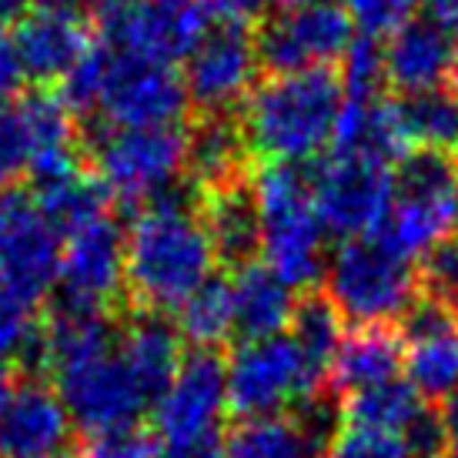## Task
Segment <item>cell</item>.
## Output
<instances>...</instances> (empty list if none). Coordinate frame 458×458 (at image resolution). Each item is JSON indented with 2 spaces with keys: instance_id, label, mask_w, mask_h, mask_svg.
Masks as SVG:
<instances>
[{
  "instance_id": "44",
  "label": "cell",
  "mask_w": 458,
  "mask_h": 458,
  "mask_svg": "<svg viewBox=\"0 0 458 458\" xmlns=\"http://www.w3.org/2000/svg\"><path fill=\"white\" fill-rule=\"evenodd\" d=\"M438 415H442V425H445L448 445L458 452V388L442 402V411H438Z\"/></svg>"
},
{
  "instance_id": "30",
  "label": "cell",
  "mask_w": 458,
  "mask_h": 458,
  "mask_svg": "<svg viewBox=\"0 0 458 458\" xmlns=\"http://www.w3.org/2000/svg\"><path fill=\"white\" fill-rule=\"evenodd\" d=\"M21 117L30 134V148H34V161H47V157H64V154H84L81 151V124L74 121V111L67 107L61 94L51 88H34L17 98ZM30 174V171H27Z\"/></svg>"
},
{
  "instance_id": "41",
  "label": "cell",
  "mask_w": 458,
  "mask_h": 458,
  "mask_svg": "<svg viewBox=\"0 0 458 458\" xmlns=\"http://www.w3.org/2000/svg\"><path fill=\"white\" fill-rule=\"evenodd\" d=\"M198 4L204 17H211L215 24L251 27V30L271 13V0H198Z\"/></svg>"
},
{
  "instance_id": "39",
  "label": "cell",
  "mask_w": 458,
  "mask_h": 458,
  "mask_svg": "<svg viewBox=\"0 0 458 458\" xmlns=\"http://www.w3.org/2000/svg\"><path fill=\"white\" fill-rule=\"evenodd\" d=\"M344 11L352 13L355 30L365 38H392L398 27L415 17V0H348Z\"/></svg>"
},
{
  "instance_id": "22",
  "label": "cell",
  "mask_w": 458,
  "mask_h": 458,
  "mask_svg": "<svg viewBox=\"0 0 458 458\" xmlns=\"http://www.w3.org/2000/svg\"><path fill=\"white\" fill-rule=\"evenodd\" d=\"M201 221L217 265L242 271L261 258V208L251 178L204 194Z\"/></svg>"
},
{
  "instance_id": "25",
  "label": "cell",
  "mask_w": 458,
  "mask_h": 458,
  "mask_svg": "<svg viewBox=\"0 0 458 458\" xmlns=\"http://www.w3.org/2000/svg\"><path fill=\"white\" fill-rule=\"evenodd\" d=\"M405 134L394 114V101L385 98H348L335 128L331 151L338 154H365L378 161H398L405 154Z\"/></svg>"
},
{
  "instance_id": "15",
  "label": "cell",
  "mask_w": 458,
  "mask_h": 458,
  "mask_svg": "<svg viewBox=\"0 0 458 458\" xmlns=\"http://www.w3.org/2000/svg\"><path fill=\"white\" fill-rule=\"evenodd\" d=\"M258 57L251 27L215 24L204 30L184 61V88L198 114L208 111H242L255 90Z\"/></svg>"
},
{
  "instance_id": "3",
  "label": "cell",
  "mask_w": 458,
  "mask_h": 458,
  "mask_svg": "<svg viewBox=\"0 0 458 458\" xmlns=\"http://www.w3.org/2000/svg\"><path fill=\"white\" fill-rule=\"evenodd\" d=\"M255 194L261 208V258L281 278L311 288L325 278V221L315 208L308 165H261L255 171Z\"/></svg>"
},
{
  "instance_id": "5",
  "label": "cell",
  "mask_w": 458,
  "mask_h": 458,
  "mask_svg": "<svg viewBox=\"0 0 458 458\" xmlns=\"http://www.w3.org/2000/svg\"><path fill=\"white\" fill-rule=\"evenodd\" d=\"M325 294L355 325H394L419 301V271L375 238L344 242L325 267Z\"/></svg>"
},
{
  "instance_id": "33",
  "label": "cell",
  "mask_w": 458,
  "mask_h": 458,
  "mask_svg": "<svg viewBox=\"0 0 458 458\" xmlns=\"http://www.w3.org/2000/svg\"><path fill=\"white\" fill-rule=\"evenodd\" d=\"M344 318L342 311L331 305V298L325 292H305L298 298L292 318V338L298 342L301 355L308 358V365L318 371L325 385H328V369L331 358L338 352V344L344 338Z\"/></svg>"
},
{
  "instance_id": "40",
  "label": "cell",
  "mask_w": 458,
  "mask_h": 458,
  "mask_svg": "<svg viewBox=\"0 0 458 458\" xmlns=\"http://www.w3.org/2000/svg\"><path fill=\"white\" fill-rule=\"evenodd\" d=\"M157 455L161 452H157L151 435H144L140 428H124V432L88 438V445L81 448L77 458H157Z\"/></svg>"
},
{
  "instance_id": "8",
  "label": "cell",
  "mask_w": 458,
  "mask_h": 458,
  "mask_svg": "<svg viewBox=\"0 0 458 458\" xmlns=\"http://www.w3.org/2000/svg\"><path fill=\"white\" fill-rule=\"evenodd\" d=\"M311 194L321 221L331 234L352 238H371L382 228L385 215L394 201L392 165L365 154H338L311 161Z\"/></svg>"
},
{
  "instance_id": "54",
  "label": "cell",
  "mask_w": 458,
  "mask_h": 458,
  "mask_svg": "<svg viewBox=\"0 0 458 458\" xmlns=\"http://www.w3.org/2000/svg\"><path fill=\"white\" fill-rule=\"evenodd\" d=\"M57 458H61V455H57Z\"/></svg>"
},
{
  "instance_id": "2",
  "label": "cell",
  "mask_w": 458,
  "mask_h": 458,
  "mask_svg": "<svg viewBox=\"0 0 458 458\" xmlns=\"http://www.w3.org/2000/svg\"><path fill=\"white\" fill-rule=\"evenodd\" d=\"M344 107L342 77L331 67L265 77L242 104L251 154L265 165H311L331 140Z\"/></svg>"
},
{
  "instance_id": "20",
  "label": "cell",
  "mask_w": 458,
  "mask_h": 458,
  "mask_svg": "<svg viewBox=\"0 0 458 458\" xmlns=\"http://www.w3.org/2000/svg\"><path fill=\"white\" fill-rule=\"evenodd\" d=\"M11 34L24 74L38 81V88L64 81L90 47L88 24L74 11H27Z\"/></svg>"
},
{
  "instance_id": "26",
  "label": "cell",
  "mask_w": 458,
  "mask_h": 458,
  "mask_svg": "<svg viewBox=\"0 0 458 458\" xmlns=\"http://www.w3.org/2000/svg\"><path fill=\"white\" fill-rule=\"evenodd\" d=\"M34 198H38L44 217L54 225L57 234H77L81 228H88L101 217H111V204H114V191L104 184L94 171H67L61 178L44 181V184H34L30 188Z\"/></svg>"
},
{
  "instance_id": "9",
  "label": "cell",
  "mask_w": 458,
  "mask_h": 458,
  "mask_svg": "<svg viewBox=\"0 0 458 458\" xmlns=\"http://www.w3.org/2000/svg\"><path fill=\"white\" fill-rule=\"evenodd\" d=\"M61 234L44 217L34 191L0 188V292L38 308L57 288Z\"/></svg>"
},
{
  "instance_id": "43",
  "label": "cell",
  "mask_w": 458,
  "mask_h": 458,
  "mask_svg": "<svg viewBox=\"0 0 458 458\" xmlns=\"http://www.w3.org/2000/svg\"><path fill=\"white\" fill-rule=\"evenodd\" d=\"M157 458H228V445L217 435H204V438H188V442H171L161 448Z\"/></svg>"
},
{
  "instance_id": "36",
  "label": "cell",
  "mask_w": 458,
  "mask_h": 458,
  "mask_svg": "<svg viewBox=\"0 0 458 458\" xmlns=\"http://www.w3.org/2000/svg\"><path fill=\"white\" fill-rule=\"evenodd\" d=\"M321 458H411V452L402 435L342 421V428L328 438Z\"/></svg>"
},
{
  "instance_id": "12",
  "label": "cell",
  "mask_w": 458,
  "mask_h": 458,
  "mask_svg": "<svg viewBox=\"0 0 458 458\" xmlns=\"http://www.w3.org/2000/svg\"><path fill=\"white\" fill-rule=\"evenodd\" d=\"M188 111L191 98L174 67L114 51L107 88L94 117L114 128H181Z\"/></svg>"
},
{
  "instance_id": "46",
  "label": "cell",
  "mask_w": 458,
  "mask_h": 458,
  "mask_svg": "<svg viewBox=\"0 0 458 458\" xmlns=\"http://www.w3.org/2000/svg\"><path fill=\"white\" fill-rule=\"evenodd\" d=\"M30 4V0H0V27L7 24H17L21 17H24V7Z\"/></svg>"
},
{
  "instance_id": "6",
  "label": "cell",
  "mask_w": 458,
  "mask_h": 458,
  "mask_svg": "<svg viewBox=\"0 0 458 458\" xmlns=\"http://www.w3.org/2000/svg\"><path fill=\"white\" fill-rule=\"evenodd\" d=\"M325 388L292 335L242 342L228 358V408L238 419H271L305 408Z\"/></svg>"
},
{
  "instance_id": "4",
  "label": "cell",
  "mask_w": 458,
  "mask_h": 458,
  "mask_svg": "<svg viewBox=\"0 0 458 458\" xmlns=\"http://www.w3.org/2000/svg\"><path fill=\"white\" fill-rule=\"evenodd\" d=\"M81 151L124 204H148L184 178V128H114L88 117L81 124Z\"/></svg>"
},
{
  "instance_id": "19",
  "label": "cell",
  "mask_w": 458,
  "mask_h": 458,
  "mask_svg": "<svg viewBox=\"0 0 458 458\" xmlns=\"http://www.w3.org/2000/svg\"><path fill=\"white\" fill-rule=\"evenodd\" d=\"M388 88L411 90L442 88L455 67V30L435 13H415L385 44Z\"/></svg>"
},
{
  "instance_id": "24",
  "label": "cell",
  "mask_w": 458,
  "mask_h": 458,
  "mask_svg": "<svg viewBox=\"0 0 458 458\" xmlns=\"http://www.w3.org/2000/svg\"><path fill=\"white\" fill-rule=\"evenodd\" d=\"M231 294H234V335H242V342L275 338L284 335V328H292L298 294L265 261L234 271Z\"/></svg>"
},
{
  "instance_id": "17",
  "label": "cell",
  "mask_w": 458,
  "mask_h": 458,
  "mask_svg": "<svg viewBox=\"0 0 458 458\" xmlns=\"http://www.w3.org/2000/svg\"><path fill=\"white\" fill-rule=\"evenodd\" d=\"M74 421L54 385L27 378L0 408V458H57L71 445Z\"/></svg>"
},
{
  "instance_id": "34",
  "label": "cell",
  "mask_w": 458,
  "mask_h": 458,
  "mask_svg": "<svg viewBox=\"0 0 458 458\" xmlns=\"http://www.w3.org/2000/svg\"><path fill=\"white\" fill-rule=\"evenodd\" d=\"M40 344V321L38 308L24 305L21 298L0 292V369L24 365L34 371Z\"/></svg>"
},
{
  "instance_id": "10",
  "label": "cell",
  "mask_w": 458,
  "mask_h": 458,
  "mask_svg": "<svg viewBox=\"0 0 458 458\" xmlns=\"http://www.w3.org/2000/svg\"><path fill=\"white\" fill-rule=\"evenodd\" d=\"M204 21L198 0H121L94 7L101 44L167 67L188 61L208 30Z\"/></svg>"
},
{
  "instance_id": "21",
  "label": "cell",
  "mask_w": 458,
  "mask_h": 458,
  "mask_svg": "<svg viewBox=\"0 0 458 458\" xmlns=\"http://www.w3.org/2000/svg\"><path fill=\"white\" fill-rule=\"evenodd\" d=\"M405 369V338L398 325H355L344 331L328 369V392L348 398L398 378Z\"/></svg>"
},
{
  "instance_id": "42",
  "label": "cell",
  "mask_w": 458,
  "mask_h": 458,
  "mask_svg": "<svg viewBox=\"0 0 458 458\" xmlns=\"http://www.w3.org/2000/svg\"><path fill=\"white\" fill-rule=\"evenodd\" d=\"M24 64H21V54L13 47V34L7 27H0V104H11L21 88H24Z\"/></svg>"
},
{
  "instance_id": "16",
  "label": "cell",
  "mask_w": 458,
  "mask_h": 458,
  "mask_svg": "<svg viewBox=\"0 0 458 458\" xmlns=\"http://www.w3.org/2000/svg\"><path fill=\"white\" fill-rule=\"evenodd\" d=\"M405 378L425 402H445L458 388V315L455 308L419 294L402 325Z\"/></svg>"
},
{
  "instance_id": "7",
  "label": "cell",
  "mask_w": 458,
  "mask_h": 458,
  "mask_svg": "<svg viewBox=\"0 0 458 458\" xmlns=\"http://www.w3.org/2000/svg\"><path fill=\"white\" fill-rule=\"evenodd\" d=\"M258 71L298 74L342 61L355 40V21L338 4H284L251 30Z\"/></svg>"
},
{
  "instance_id": "50",
  "label": "cell",
  "mask_w": 458,
  "mask_h": 458,
  "mask_svg": "<svg viewBox=\"0 0 458 458\" xmlns=\"http://www.w3.org/2000/svg\"><path fill=\"white\" fill-rule=\"evenodd\" d=\"M284 4H338V0H284Z\"/></svg>"
},
{
  "instance_id": "51",
  "label": "cell",
  "mask_w": 458,
  "mask_h": 458,
  "mask_svg": "<svg viewBox=\"0 0 458 458\" xmlns=\"http://www.w3.org/2000/svg\"><path fill=\"white\" fill-rule=\"evenodd\" d=\"M104 4H121V0H94V7H104Z\"/></svg>"
},
{
  "instance_id": "31",
  "label": "cell",
  "mask_w": 458,
  "mask_h": 458,
  "mask_svg": "<svg viewBox=\"0 0 458 458\" xmlns=\"http://www.w3.org/2000/svg\"><path fill=\"white\" fill-rule=\"evenodd\" d=\"M421 411H425V398L411 388L408 378H392V382L342 398V421L361 425V428H378V432L405 435V428Z\"/></svg>"
},
{
  "instance_id": "45",
  "label": "cell",
  "mask_w": 458,
  "mask_h": 458,
  "mask_svg": "<svg viewBox=\"0 0 458 458\" xmlns=\"http://www.w3.org/2000/svg\"><path fill=\"white\" fill-rule=\"evenodd\" d=\"M428 13H435L438 21H445L452 30L458 27V0H428Z\"/></svg>"
},
{
  "instance_id": "53",
  "label": "cell",
  "mask_w": 458,
  "mask_h": 458,
  "mask_svg": "<svg viewBox=\"0 0 458 458\" xmlns=\"http://www.w3.org/2000/svg\"><path fill=\"white\" fill-rule=\"evenodd\" d=\"M455 315H458V298H455Z\"/></svg>"
},
{
  "instance_id": "18",
  "label": "cell",
  "mask_w": 458,
  "mask_h": 458,
  "mask_svg": "<svg viewBox=\"0 0 458 458\" xmlns=\"http://www.w3.org/2000/svg\"><path fill=\"white\" fill-rule=\"evenodd\" d=\"M251 144L238 111H208L198 114L184 131V174L204 194L225 184L248 181Z\"/></svg>"
},
{
  "instance_id": "28",
  "label": "cell",
  "mask_w": 458,
  "mask_h": 458,
  "mask_svg": "<svg viewBox=\"0 0 458 458\" xmlns=\"http://www.w3.org/2000/svg\"><path fill=\"white\" fill-rule=\"evenodd\" d=\"M228 458H321L325 445L298 415L244 419L228 435Z\"/></svg>"
},
{
  "instance_id": "37",
  "label": "cell",
  "mask_w": 458,
  "mask_h": 458,
  "mask_svg": "<svg viewBox=\"0 0 458 458\" xmlns=\"http://www.w3.org/2000/svg\"><path fill=\"white\" fill-rule=\"evenodd\" d=\"M419 288L428 298H438L455 308L458 298V231L445 234L438 244H432L419 258Z\"/></svg>"
},
{
  "instance_id": "35",
  "label": "cell",
  "mask_w": 458,
  "mask_h": 458,
  "mask_svg": "<svg viewBox=\"0 0 458 458\" xmlns=\"http://www.w3.org/2000/svg\"><path fill=\"white\" fill-rule=\"evenodd\" d=\"M338 64H342L338 77H342V88L348 98H382L388 88L385 47L375 38L358 34Z\"/></svg>"
},
{
  "instance_id": "23",
  "label": "cell",
  "mask_w": 458,
  "mask_h": 458,
  "mask_svg": "<svg viewBox=\"0 0 458 458\" xmlns=\"http://www.w3.org/2000/svg\"><path fill=\"white\" fill-rule=\"evenodd\" d=\"M181 344L184 338L178 335V325L167 321L161 311L128 308V321H121V358L128 361V369L134 371V378L151 402H157L174 378L184 358Z\"/></svg>"
},
{
  "instance_id": "14",
  "label": "cell",
  "mask_w": 458,
  "mask_h": 458,
  "mask_svg": "<svg viewBox=\"0 0 458 458\" xmlns=\"http://www.w3.org/2000/svg\"><path fill=\"white\" fill-rule=\"evenodd\" d=\"M124 248L128 234L114 217H101L71 234L61 251L57 308L111 311L124 294Z\"/></svg>"
},
{
  "instance_id": "13",
  "label": "cell",
  "mask_w": 458,
  "mask_h": 458,
  "mask_svg": "<svg viewBox=\"0 0 458 458\" xmlns=\"http://www.w3.org/2000/svg\"><path fill=\"white\" fill-rule=\"evenodd\" d=\"M228 411V358L211 348L184 352L178 371L165 394L154 402V432L171 442H188L217 435V425Z\"/></svg>"
},
{
  "instance_id": "29",
  "label": "cell",
  "mask_w": 458,
  "mask_h": 458,
  "mask_svg": "<svg viewBox=\"0 0 458 458\" xmlns=\"http://www.w3.org/2000/svg\"><path fill=\"white\" fill-rule=\"evenodd\" d=\"M398 201L458 208V154L411 148L392 167Z\"/></svg>"
},
{
  "instance_id": "47",
  "label": "cell",
  "mask_w": 458,
  "mask_h": 458,
  "mask_svg": "<svg viewBox=\"0 0 458 458\" xmlns=\"http://www.w3.org/2000/svg\"><path fill=\"white\" fill-rule=\"evenodd\" d=\"M38 11H74L77 0H30Z\"/></svg>"
},
{
  "instance_id": "11",
  "label": "cell",
  "mask_w": 458,
  "mask_h": 458,
  "mask_svg": "<svg viewBox=\"0 0 458 458\" xmlns=\"http://www.w3.org/2000/svg\"><path fill=\"white\" fill-rule=\"evenodd\" d=\"M51 385L61 394L74 428L90 438L138 428V419L154 405L134 378V371L128 369V361L121 358V344L114 352H104L57 371Z\"/></svg>"
},
{
  "instance_id": "48",
  "label": "cell",
  "mask_w": 458,
  "mask_h": 458,
  "mask_svg": "<svg viewBox=\"0 0 458 458\" xmlns=\"http://www.w3.org/2000/svg\"><path fill=\"white\" fill-rule=\"evenodd\" d=\"M13 392V385H11V371L7 369H0V408H4V402H7V394Z\"/></svg>"
},
{
  "instance_id": "32",
  "label": "cell",
  "mask_w": 458,
  "mask_h": 458,
  "mask_svg": "<svg viewBox=\"0 0 458 458\" xmlns=\"http://www.w3.org/2000/svg\"><path fill=\"white\" fill-rule=\"evenodd\" d=\"M174 325H178V335L191 348H211V352H217L234 335V294H231V281L221 278V275H211L178 308Z\"/></svg>"
},
{
  "instance_id": "49",
  "label": "cell",
  "mask_w": 458,
  "mask_h": 458,
  "mask_svg": "<svg viewBox=\"0 0 458 458\" xmlns=\"http://www.w3.org/2000/svg\"><path fill=\"white\" fill-rule=\"evenodd\" d=\"M452 84L458 90V34H455V67H452Z\"/></svg>"
},
{
  "instance_id": "1",
  "label": "cell",
  "mask_w": 458,
  "mask_h": 458,
  "mask_svg": "<svg viewBox=\"0 0 458 458\" xmlns=\"http://www.w3.org/2000/svg\"><path fill=\"white\" fill-rule=\"evenodd\" d=\"M204 191L188 174L140 204L124 248V294L134 311H178L215 275L217 255L201 221Z\"/></svg>"
},
{
  "instance_id": "52",
  "label": "cell",
  "mask_w": 458,
  "mask_h": 458,
  "mask_svg": "<svg viewBox=\"0 0 458 458\" xmlns=\"http://www.w3.org/2000/svg\"><path fill=\"white\" fill-rule=\"evenodd\" d=\"M442 458H458V452H455V448H448V452Z\"/></svg>"
},
{
  "instance_id": "38",
  "label": "cell",
  "mask_w": 458,
  "mask_h": 458,
  "mask_svg": "<svg viewBox=\"0 0 458 458\" xmlns=\"http://www.w3.org/2000/svg\"><path fill=\"white\" fill-rule=\"evenodd\" d=\"M34 161V148H30V134L21 117L17 101L0 104V188L21 184Z\"/></svg>"
},
{
  "instance_id": "27",
  "label": "cell",
  "mask_w": 458,
  "mask_h": 458,
  "mask_svg": "<svg viewBox=\"0 0 458 458\" xmlns=\"http://www.w3.org/2000/svg\"><path fill=\"white\" fill-rule=\"evenodd\" d=\"M394 114H398L405 144L458 154V90L455 88L442 84V88L402 94L394 101Z\"/></svg>"
}]
</instances>
